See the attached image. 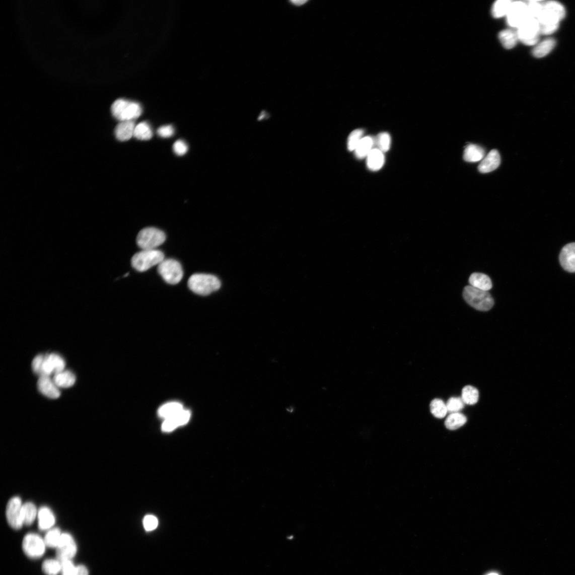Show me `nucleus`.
<instances>
[{
    "instance_id": "obj_44",
    "label": "nucleus",
    "mask_w": 575,
    "mask_h": 575,
    "mask_svg": "<svg viewBox=\"0 0 575 575\" xmlns=\"http://www.w3.org/2000/svg\"><path fill=\"white\" fill-rule=\"evenodd\" d=\"M44 356L40 355L37 356L34 358L32 362V369L34 372L37 375L41 376V367L44 360Z\"/></svg>"
},
{
    "instance_id": "obj_40",
    "label": "nucleus",
    "mask_w": 575,
    "mask_h": 575,
    "mask_svg": "<svg viewBox=\"0 0 575 575\" xmlns=\"http://www.w3.org/2000/svg\"><path fill=\"white\" fill-rule=\"evenodd\" d=\"M61 563V572L62 575H73L75 572L76 567L71 560L60 561Z\"/></svg>"
},
{
    "instance_id": "obj_22",
    "label": "nucleus",
    "mask_w": 575,
    "mask_h": 575,
    "mask_svg": "<svg viewBox=\"0 0 575 575\" xmlns=\"http://www.w3.org/2000/svg\"><path fill=\"white\" fill-rule=\"evenodd\" d=\"M375 145L374 139L371 136H366L362 138L355 150L356 157L358 159H363L367 157L369 153L373 150Z\"/></svg>"
},
{
    "instance_id": "obj_33",
    "label": "nucleus",
    "mask_w": 575,
    "mask_h": 575,
    "mask_svg": "<svg viewBox=\"0 0 575 575\" xmlns=\"http://www.w3.org/2000/svg\"><path fill=\"white\" fill-rule=\"evenodd\" d=\"M62 534L58 528H52L46 534L44 542L46 546L51 548H57Z\"/></svg>"
},
{
    "instance_id": "obj_45",
    "label": "nucleus",
    "mask_w": 575,
    "mask_h": 575,
    "mask_svg": "<svg viewBox=\"0 0 575 575\" xmlns=\"http://www.w3.org/2000/svg\"><path fill=\"white\" fill-rule=\"evenodd\" d=\"M73 575H89V571L85 565H79L76 567Z\"/></svg>"
},
{
    "instance_id": "obj_17",
    "label": "nucleus",
    "mask_w": 575,
    "mask_h": 575,
    "mask_svg": "<svg viewBox=\"0 0 575 575\" xmlns=\"http://www.w3.org/2000/svg\"><path fill=\"white\" fill-rule=\"evenodd\" d=\"M39 527L41 531L50 530L55 522V516L51 510L42 507L38 510Z\"/></svg>"
},
{
    "instance_id": "obj_2",
    "label": "nucleus",
    "mask_w": 575,
    "mask_h": 575,
    "mask_svg": "<svg viewBox=\"0 0 575 575\" xmlns=\"http://www.w3.org/2000/svg\"><path fill=\"white\" fill-rule=\"evenodd\" d=\"M111 111L115 118L124 122L133 121L140 116L142 109L141 105L136 102L118 99L111 106Z\"/></svg>"
},
{
    "instance_id": "obj_14",
    "label": "nucleus",
    "mask_w": 575,
    "mask_h": 575,
    "mask_svg": "<svg viewBox=\"0 0 575 575\" xmlns=\"http://www.w3.org/2000/svg\"><path fill=\"white\" fill-rule=\"evenodd\" d=\"M190 411L183 410L171 418L165 419L162 426L163 431L170 432L177 428L178 426L187 423L190 418Z\"/></svg>"
},
{
    "instance_id": "obj_4",
    "label": "nucleus",
    "mask_w": 575,
    "mask_h": 575,
    "mask_svg": "<svg viewBox=\"0 0 575 575\" xmlns=\"http://www.w3.org/2000/svg\"><path fill=\"white\" fill-rule=\"evenodd\" d=\"M164 253L156 249L143 250L135 254L131 259V264L138 272H145L164 260Z\"/></svg>"
},
{
    "instance_id": "obj_5",
    "label": "nucleus",
    "mask_w": 575,
    "mask_h": 575,
    "mask_svg": "<svg viewBox=\"0 0 575 575\" xmlns=\"http://www.w3.org/2000/svg\"><path fill=\"white\" fill-rule=\"evenodd\" d=\"M166 240L163 231L155 228L142 229L138 234L136 243L143 250H153L162 245Z\"/></svg>"
},
{
    "instance_id": "obj_47",
    "label": "nucleus",
    "mask_w": 575,
    "mask_h": 575,
    "mask_svg": "<svg viewBox=\"0 0 575 575\" xmlns=\"http://www.w3.org/2000/svg\"><path fill=\"white\" fill-rule=\"evenodd\" d=\"M486 575H499V574L496 572H490V573H489Z\"/></svg>"
},
{
    "instance_id": "obj_39",
    "label": "nucleus",
    "mask_w": 575,
    "mask_h": 575,
    "mask_svg": "<svg viewBox=\"0 0 575 575\" xmlns=\"http://www.w3.org/2000/svg\"><path fill=\"white\" fill-rule=\"evenodd\" d=\"M527 5L530 17L537 20L543 10V5L538 2H530Z\"/></svg>"
},
{
    "instance_id": "obj_11",
    "label": "nucleus",
    "mask_w": 575,
    "mask_h": 575,
    "mask_svg": "<svg viewBox=\"0 0 575 575\" xmlns=\"http://www.w3.org/2000/svg\"><path fill=\"white\" fill-rule=\"evenodd\" d=\"M56 549L59 561L71 560L77 553V545L71 535L63 533L61 536Z\"/></svg>"
},
{
    "instance_id": "obj_9",
    "label": "nucleus",
    "mask_w": 575,
    "mask_h": 575,
    "mask_svg": "<svg viewBox=\"0 0 575 575\" xmlns=\"http://www.w3.org/2000/svg\"><path fill=\"white\" fill-rule=\"evenodd\" d=\"M23 549L25 554L30 558H40L45 551V543L42 538L34 533L27 534L23 541Z\"/></svg>"
},
{
    "instance_id": "obj_38",
    "label": "nucleus",
    "mask_w": 575,
    "mask_h": 575,
    "mask_svg": "<svg viewBox=\"0 0 575 575\" xmlns=\"http://www.w3.org/2000/svg\"><path fill=\"white\" fill-rule=\"evenodd\" d=\"M543 6L554 13L560 18L561 20L564 18L565 15V9L560 3L556 2H549L545 4Z\"/></svg>"
},
{
    "instance_id": "obj_27",
    "label": "nucleus",
    "mask_w": 575,
    "mask_h": 575,
    "mask_svg": "<svg viewBox=\"0 0 575 575\" xmlns=\"http://www.w3.org/2000/svg\"><path fill=\"white\" fill-rule=\"evenodd\" d=\"M183 409L181 404L178 402H171L167 403L160 408L159 414L165 419L177 414Z\"/></svg>"
},
{
    "instance_id": "obj_15",
    "label": "nucleus",
    "mask_w": 575,
    "mask_h": 575,
    "mask_svg": "<svg viewBox=\"0 0 575 575\" xmlns=\"http://www.w3.org/2000/svg\"><path fill=\"white\" fill-rule=\"evenodd\" d=\"M38 386L40 392L46 397L56 399L60 396L57 386L48 376H40Z\"/></svg>"
},
{
    "instance_id": "obj_18",
    "label": "nucleus",
    "mask_w": 575,
    "mask_h": 575,
    "mask_svg": "<svg viewBox=\"0 0 575 575\" xmlns=\"http://www.w3.org/2000/svg\"><path fill=\"white\" fill-rule=\"evenodd\" d=\"M135 123L133 121L120 122L115 128V134L118 140L125 141L134 136Z\"/></svg>"
},
{
    "instance_id": "obj_35",
    "label": "nucleus",
    "mask_w": 575,
    "mask_h": 575,
    "mask_svg": "<svg viewBox=\"0 0 575 575\" xmlns=\"http://www.w3.org/2000/svg\"><path fill=\"white\" fill-rule=\"evenodd\" d=\"M375 143L378 147V150L382 152L386 153L390 150L391 145V137L388 133H380L375 140Z\"/></svg>"
},
{
    "instance_id": "obj_20",
    "label": "nucleus",
    "mask_w": 575,
    "mask_h": 575,
    "mask_svg": "<svg viewBox=\"0 0 575 575\" xmlns=\"http://www.w3.org/2000/svg\"><path fill=\"white\" fill-rule=\"evenodd\" d=\"M384 163V153L378 149H373L367 157V164L370 171L380 170L383 168Z\"/></svg>"
},
{
    "instance_id": "obj_37",
    "label": "nucleus",
    "mask_w": 575,
    "mask_h": 575,
    "mask_svg": "<svg viewBox=\"0 0 575 575\" xmlns=\"http://www.w3.org/2000/svg\"><path fill=\"white\" fill-rule=\"evenodd\" d=\"M465 404L461 398L451 397L447 403L448 411L451 413L459 412L464 408Z\"/></svg>"
},
{
    "instance_id": "obj_21",
    "label": "nucleus",
    "mask_w": 575,
    "mask_h": 575,
    "mask_svg": "<svg viewBox=\"0 0 575 575\" xmlns=\"http://www.w3.org/2000/svg\"><path fill=\"white\" fill-rule=\"evenodd\" d=\"M485 151L481 147L470 144L467 146L463 154V159L468 162H477L483 159Z\"/></svg>"
},
{
    "instance_id": "obj_10",
    "label": "nucleus",
    "mask_w": 575,
    "mask_h": 575,
    "mask_svg": "<svg viewBox=\"0 0 575 575\" xmlns=\"http://www.w3.org/2000/svg\"><path fill=\"white\" fill-rule=\"evenodd\" d=\"M506 16L508 24L517 29L530 17L527 4L519 2L512 3Z\"/></svg>"
},
{
    "instance_id": "obj_30",
    "label": "nucleus",
    "mask_w": 575,
    "mask_h": 575,
    "mask_svg": "<svg viewBox=\"0 0 575 575\" xmlns=\"http://www.w3.org/2000/svg\"><path fill=\"white\" fill-rule=\"evenodd\" d=\"M461 398L465 404L474 405L478 401V391L474 387L467 386L462 389Z\"/></svg>"
},
{
    "instance_id": "obj_8",
    "label": "nucleus",
    "mask_w": 575,
    "mask_h": 575,
    "mask_svg": "<svg viewBox=\"0 0 575 575\" xmlns=\"http://www.w3.org/2000/svg\"><path fill=\"white\" fill-rule=\"evenodd\" d=\"M23 506L20 497H12L7 504L6 515L7 522L14 529L18 530L24 525Z\"/></svg>"
},
{
    "instance_id": "obj_1",
    "label": "nucleus",
    "mask_w": 575,
    "mask_h": 575,
    "mask_svg": "<svg viewBox=\"0 0 575 575\" xmlns=\"http://www.w3.org/2000/svg\"><path fill=\"white\" fill-rule=\"evenodd\" d=\"M189 289L194 293L207 296L218 291L221 287L220 280L215 275L206 274H194L188 280Z\"/></svg>"
},
{
    "instance_id": "obj_13",
    "label": "nucleus",
    "mask_w": 575,
    "mask_h": 575,
    "mask_svg": "<svg viewBox=\"0 0 575 575\" xmlns=\"http://www.w3.org/2000/svg\"><path fill=\"white\" fill-rule=\"evenodd\" d=\"M559 260L564 270L570 273L575 272L574 243L565 245L562 248L560 254Z\"/></svg>"
},
{
    "instance_id": "obj_32",
    "label": "nucleus",
    "mask_w": 575,
    "mask_h": 575,
    "mask_svg": "<svg viewBox=\"0 0 575 575\" xmlns=\"http://www.w3.org/2000/svg\"><path fill=\"white\" fill-rule=\"evenodd\" d=\"M512 2L508 0H499L495 3L492 9L491 14L495 18H500L507 16Z\"/></svg>"
},
{
    "instance_id": "obj_24",
    "label": "nucleus",
    "mask_w": 575,
    "mask_h": 575,
    "mask_svg": "<svg viewBox=\"0 0 575 575\" xmlns=\"http://www.w3.org/2000/svg\"><path fill=\"white\" fill-rule=\"evenodd\" d=\"M53 380L57 387L68 388L75 384L76 378L72 373L66 371L55 374Z\"/></svg>"
},
{
    "instance_id": "obj_42",
    "label": "nucleus",
    "mask_w": 575,
    "mask_h": 575,
    "mask_svg": "<svg viewBox=\"0 0 575 575\" xmlns=\"http://www.w3.org/2000/svg\"><path fill=\"white\" fill-rule=\"evenodd\" d=\"M173 151L175 154L178 156H183L187 153L188 147L184 141L179 140L174 143Z\"/></svg>"
},
{
    "instance_id": "obj_25",
    "label": "nucleus",
    "mask_w": 575,
    "mask_h": 575,
    "mask_svg": "<svg viewBox=\"0 0 575 575\" xmlns=\"http://www.w3.org/2000/svg\"><path fill=\"white\" fill-rule=\"evenodd\" d=\"M500 43L507 49L515 47L518 39L517 32L512 30H506L500 32L498 35Z\"/></svg>"
},
{
    "instance_id": "obj_26",
    "label": "nucleus",
    "mask_w": 575,
    "mask_h": 575,
    "mask_svg": "<svg viewBox=\"0 0 575 575\" xmlns=\"http://www.w3.org/2000/svg\"><path fill=\"white\" fill-rule=\"evenodd\" d=\"M466 416L458 412L451 413L445 421V425L450 430H456L461 427L467 422Z\"/></svg>"
},
{
    "instance_id": "obj_19",
    "label": "nucleus",
    "mask_w": 575,
    "mask_h": 575,
    "mask_svg": "<svg viewBox=\"0 0 575 575\" xmlns=\"http://www.w3.org/2000/svg\"><path fill=\"white\" fill-rule=\"evenodd\" d=\"M470 285L480 290L488 291L492 288V282L488 276L480 273H472L469 279Z\"/></svg>"
},
{
    "instance_id": "obj_3",
    "label": "nucleus",
    "mask_w": 575,
    "mask_h": 575,
    "mask_svg": "<svg viewBox=\"0 0 575 575\" xmlns=\"http://www.w3.org/2000/svg\"><path fill=\"white\" fill-rule=\"evenodd\" d=\"M463 296L471 307L478 311H488L493 308L494 304L492 297L488 292L478 290L471 285L465 288Z\"/></svg>"
},
{
    "instance_id": "obj_6",
    "label": "nucleus",
    "mask_w": 575,
    "mask_h": 575,
    "mask_svg": "<svg viewBox=\"0 0 575 575\" xmlns=\"http://www.w3.org/2000/svg\"><path fill=\"white\" fill-rule=\"evenodd\" d=\"M517 31L519 40L527 45H534L539 41L540 24L535 18L529 17Z\"/></svg>"
},
{
    "instance_id": "obj_23",
    "label": "nucleus",
    "mask_w": 575,
    "mask_h": 575,
    "mask_svg": "<svg viewBox=\"0 0 575 575\" xmlns=\"http://www.w3.org/2000/svg\"><path fill=\"white\" fill-rule=\"evenodd\" d=\"M555 44L556 41L554 39H546L535 46L533 50V54L536 58H543L554 49Z\"/></svg>"
},
{
    "instance_id": "obj_31",
    "label": "nucleus",
    "mask_w": 575,
    "mask_h": 575,
    "mask_svg": "<svg viewBox=\"0 0 575 575\" xmlns=\"http://www.w3.org/2000/svg\"><path fill=\"white\" fill-rule=\"evenodd\" d=\"M430 411L436 418L442 419L447 415L448 411L447 404L440 399H435L430 403Z\"/></svg>"
},
{
    "instance_id": "obj_28",
    "label": "nucleus",
    "mask_w": 575,
    "mask_h": 575,
    "mask_svg": "<svg viewBox=\"0 0 575 575\" xmlns=\"http://www.w3.org/2000/svg\"><path fill=\"white\" fill-rule=\"evenodd\" d=\"M38 511L32 502H26L23 506V515L24 525H31L38 517Z\"/></svg>"
},
{
    "instance_id": "obj_41",
    "label": "nucleus",
    "mask_w": 575,
    "mask_h": 575,
    "mask_svg": "<svg viewBox=\"0 0 575 575\" xmlns=\"http://www.w3.org/2000/svg\"><path fill=\"white\" fill-rule=\"evenodd\" d=\"M158 524H159L158 519L154 516L148 515L144 518L143 525L147 531L154 530L158 526Z\"/></svg>"
},
{
    "instance_id": "obj_34",
    "label": "nucleus",
    "mask_w": 575,
    "mask_h": 575,
    "mask_svg": "<svg viewBox=\"0 0 575 575\" xmlns=\"http://www.w3.org/2000/svg\"><path fill=\"white\" fill-rule=\"evenodd\" d=\"M42 568L46 575H57L61 571V563L58 560H46L43 562Z\"/></svg>"
},
{
    "instance_id": "obj_16",
    "label": "nucleus",
    "mask_w": 575,
    "mask_h": 575,
    "mask_svg": "<svg viewBox=\"0 0 575 575\" xmlns=\"http://www.w3.org/2000/svg\"><path fill=\"white\" fill-rule=\"evenodd\" d=\"M500 157L497 151L493 150L484 158L478 166V171L481 173H487L495 170L499 166Z\"/></svg>"
},
{
    "instance_id": "obj_36",
    "label": "nucleus",
    "mask_w": 575,
    "mask_h": 575,
    "mask_svg": "<svg viewBox=\"0 0 575 575\" xmlns=\"http://www.w3.org/2000/svg\"><path fill=\"white\" fill-rule=\"evenodd\" d=\"M364 134V131L362 129H356L350 134L347 140V148L349 151H355L362 138H363Z\"/></svg>"
},
{
    "instance_id": "obj_46",
    "label": "nucleus",
    "mask_w": 575,
    "mask_h": 575,
    "mask_svg": "<svg viewBox=\"0 0 575 575\" xmlns=\"http://www.w3.org/2000/svg\"><path fill=\"white\" fill-rule=\"evenodd\" d=\"M291 3L295 6H301L303 5L304 4L307 3V1H301V0H299V1H292V2H291Z\"/></svg>"
},
{
    "instance_id": "obj_43",
    "label": "nucleus",
    "mask_w": 575,
    "mask_h": 575,
    "mask_svg": "<svg viewBox=\"0 0 575 575\" xmlns=\"http://www.w3.org/2000/svg\"><path fill=\"white\" fill-rule=\"evenodd\" d=\"M157 134L162 137H170L174 135V128L171 125L162 126L158 129Z\"/></svg>"
},
{
    "instance_id": "obj_7",
    "label": "nucleus",
    "mask_w": 575,
    "mask_h": 575,
    "mask_svg": "<svg viewBox=\"0 0 575 575\" xmlns=\"http://www.w3.org/2000/svg\"><path fill=\"white\" fill-rule=\"evenodd\" d=\"M158 272L169 284H176L182 279L183 272L180 263L173 259H167L158 266Z\"/></svg>"
},
{
    "instance_id": "obj_12",
    "label": "nucleus",
    "mask_w": 575,
    "mask_h": 575,
    "mask_svg": "<svg viewBox=\"0 0 575 575\" xmlns=\"http://www.w3.org/2000/svg\"><path fill=\"white\" fill-rule=\"evenodd\" d=\"M65 367V363L59 355L51 354L44 356L41 367V376H49L53 373L55 374L63 372Z\"/></svg>"
},
{
    "instance_id": "obj_29",
    "label": "nucleus",
    "mask_w": 575,
    "mask_h": 575,
    "mask_svg": "<svg viewBox=\"0 0 575 575\" xmlns=\"http://www.w3.org/2000/svg\"><path fill=\"white\" fill-rule=\"evenodd\" d=\"M153 131L150 125L146 122L135 126L134 136L140 140H148L153 137Z\"/></svg>"
}]
</instances>
